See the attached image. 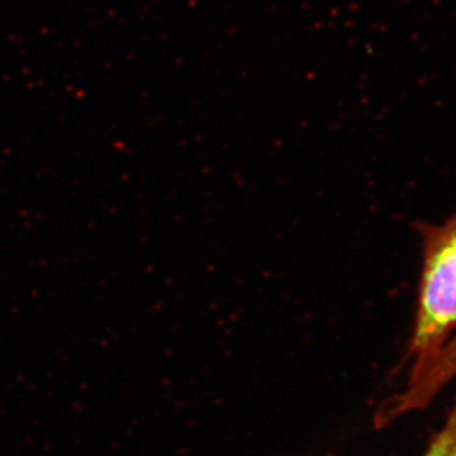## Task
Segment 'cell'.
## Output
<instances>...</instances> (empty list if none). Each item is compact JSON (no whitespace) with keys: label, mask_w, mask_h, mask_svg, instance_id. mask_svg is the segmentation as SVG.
Segmentation results:
<instances>
[{"label":"cell","mask_w":456,"mask_h":456,"mask_svg":"<svg viewBox=\"0 0 456 456\" xmlns=\"http://www.w3.org/2000/svg\"><path fill=\"white\" fill-rule=\"evenodd\" d=\"M446 355L451 360V363L456 366V334L453 335L452 339L449 341L448 346H446Z\"/></svg>","instance_id":"3957f363"},{"label":"cell","mask_w":456,"mask_h":456,"mask_svg":"<svg viewBox=\"0 0 456 456\" xmlns=\"http://www.w3.org/2000/svg\"><path fill=\"white\" fill-rule=\"evenodd\" d=\"M456 334V212L424 230V258L411 338L412 368L422 372Z\"/></svg>","instance_id":"6da1fadb"},{"label":"cell","mask_w":456,"mask_h":456,"mask_svg":"<svg viewBox=\"0 0 456 456\" xmlns=\"http://www.w3.org/2000/svg\"><path fill=\"white\" fill-rule=\"evenodd\" d=\"M424 456H456V400L444 427L431 440Z\"/></svg>","instance_id":"7a4b0ae2"}]
</instances>
